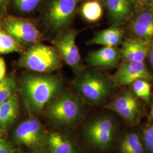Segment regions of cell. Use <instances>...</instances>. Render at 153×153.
Segmentation results:
<instances>
[{"label":"cell","mask_w":153,"mask_h":153,"mask_svg":"<svg viewBox=\"0 0 153 153\" xmlns=\"http://www.w3.org/2000/svg\"><path fill=\"white\" fill-rule=\"evenodd\" d=\"M150 44L134 38L127 39L120 51L121 57L126 61L143 62L149 55Z\"/></svg>","instance_id":"14"},{"label":"cell","mask_w":153,"mask_h":153,"mask_svg":"<svg viewBox=\"0 0 153 153\" xmlns=\"http://www.w3.org/2000/svg\"><path fill=\"white\" fill-rule=\"evenodd\" d=\"M22 51V45L0 26V55Z\"/></svg>","instance_id":"21"},{"label":"cell","mask_w":153,"mask_h":153,"mask_svg":"<svg viewBox=\"0 0 153 153\" xmlns=\"http://www.w3.org/2000/svg\"><path fill=\"white\" fill-rule=\"evenodd\" d=\"M112 78L117 86H127L138 79L152 81L153 76L143 62L125 61L118 68Z\"/></svg>","instance_id":"10"},{"label":"cell","mask_w":153,"mask_h":153,"mask_svg":"<svg viewBox=\"0 0 153 153\" xmlns=\"http://www.w3.org/2000/svg\"><path fill=\"white\" fill-rule=\"evenodd\" d=\"M74 85L82 99L92 105L103 103L117 86L112 77L96 71H83Z\"/></svg>","instance_id":"2"},{"label":"cell","mask_w":153,"mask_h":153,"mask_svg":"<svg viewBox=\"0 0 153 153\" xmlns=\"http://www.w3.org/2000/svg\"><path fill=\"white\" fill-rule=\"evenodd\" d=\"M148 57L149 59V62L152 66L153 67V40L150 44V48H149Z\"/></svg>","instance_id":"30"},{"label":"cell","mask_w":153,"mask_h":153,"mask_svg":"<svg viewBox=\"0 0 153 153\" xmlns=\"http://www.w3.org/2000/svg\"><path fill=\"white\" fill-rule=\"evenodd\" d=\"M76 0H48L43 19L52 32L60 33L69 26L76 13Z\"/></svg>","instance_id":"5"},{"label":"cell","mask_w":153,"mask_h":153,"mask_svg":"<svg viewBox=\"0 0 153 153\" xmlns=\"http://www.w3.org/2000/svg\"><path fill=\"white\" fill-rule=\"evenodd\" d=\"M117 131V124L109 116L97 117L86 126L84 135L88 143L99 150H107L114 141Z\"/></svg>","instance_id":"6"},{"label":"cell","mask_w":153,"mask_h":153,"mask_svg":"<svg viewBox=\"0 0 153 153\" xmlns=\"http://www.w3.org/2000/svg\"><path fill=\"white\" fill-rule=\"evenodd\" d=\"M124 33L119 26H112L97 33L90 43L103 47H116L122 42Z\"/></svg>","instance_id":"16"},{"label":"cell","mask_w":153,"mask_h":153,"mask_svg":"<svg viewBox=\"0 0 153 153\" xmlns=\"http://www.w3.org/2000/svg\"><path fill=\"white\" fill-rule=\"evenodd\" d=\"M11 0H0V13H5Z\"/></svg>","instance_id":"29"},{"label":"cell","mask_w":153,"mask_h":153,"mask_svg":"<svg viewBox=\"0 0 153 153\" xmlns=\"http://www.w3.org/2000/svg\"><path fill=\"white\" fill-rule=\"evenodd\" d=\"M19 66L38 73L49 74L61 67V58L55 47L40 44L33 45L19 60Z\"/></svg>","instance_id":"3"},{"label":"cell","mask_w":153,"mask_h":153,"mask_svg":"<svg viewBox=\"0 0 153 153\" xmlns=\"http://www.w3.org/2000/svg\"><path fill=\"white\" fill-rule=\"evenodd\" d=\"M14 137L19 144L29 148H37L44 140V131L38 120L29 118L16 127Z\"/></svg>","instance_id":"11"},{"label":"cell","mask_w":153,"mask_h":153,"mask_svg":"<svg viewBox=\"0 0 153 153\" xmlns=\"http://www.w3.org/2000/svg\"><path fill=\"white\" fill-rule=\"evenodd\" d=\"M6 66L5 62L3 58L0 57V81L3 79L6 76Z\"/></svg>","instance_id":"28"},{"label":"cell","mask_w":153,"mask_h":153,"mask_svg":"<svg viewBox=\"0 0 153 153\" xmlns=\"http://www.w3.org/2000/svg\"><path fill=\"white\" fill-rule=\"evenodd\" d=\"M16 83L13 77L6 76L0 81V104L16 93Z\"/></svg>","instance_id":"23"},{"label":"cell","mask_w":153,"mask_h":153,"mask_svg":"<svg viewBox=\"0 0 153 153\" xmlns=\"http://www.w3.org/2000/svg\"><path fill=\"white\" fill-rule=\"evenodd\" d=\"M142 142L144 148L150 153H153V123L148 124L143 129Z\"/></svg>","instance_id":"25"},{"label":"cell","mask_w":153,"mask_h":153,"mask_svg":"<svg viewBox=\"0 0 153 153\" xmlns=\"http://www.w3.org/2000/svg\"><path fill=\"white\" fill-rule=\"evenodd\" d=\"M0 26L22 46L33 45L39 43L42 39L38 28L28 19L7 16L1 19Z\"/></svg>","instance_id":"7"},{"label":"cell","mask_w":153,"mask_h":153,"mask_svg":"<svg viewBox=\"0 0 153 153\" xmlns=\"http://www.w3.org/2000/svg\"><path fill=\"white\" fill-rule=\"evenodd\" d=\"M111 110L131 125L139 123L141 117V104L138 98L131 91H126L106 105Z\"/></svg>","instance_id":"8"},{"label":"cell","mask_w":153,"mask_h":153,"mask_svg":"<svg viewBox=\"0 0 153 153\" xmlns=\"http://www.w3.org/2000/svg\"><path fill=\"white\" fill-rule=\"evenodd\" d=\"M104 4L112 26L120 27L131 18L133 6L131 0H105Z\"/></svg>","instance_id":"13"},{"label":"cell","mask_w":153,"mask_h":153,"mask_svg":"<svg viewBox=\"0 0 153 153\" xmlns=\"http://www.w3.org/2000/svg\"><path fill=\"white\" fill-rule=\"evenodd\" d=\"M82 98L69 92L59 93L47 104V115L52 120L62 125H73L82 118Z\"/></svg>","instance_id":"4"},{"label":"cell","mask_w":153,"mask_h":153,"mask_svg":"<svg viewBox=\"0 0 153 153\" xmlns=\"http://www.w3.org/2000/svg\"><path fill=\"white\" fill-rule=\"evenodd\" d=\"M149 6H150V9L153 12V0H149Z\"/></svg>","instance_id":"32"},{"label":"cell","mask_w":153,"mask_h":153,"mask_svg":"<svg viewBox=\"0 0 153 153\" xmlns=\"http://www.w3.org/2000/svg\"><path fill=\"white\" fill-rule=\"evenodd\" d=\"M1 130L0 129V140L1 139Z\"/></svg>","instance_id":"35"},{"label":"cell","mask_w":153,"mask_h":153,"mask_svg":"<svg viewBox=\"0 0 153 153\" xmlns=\"http://www.w3.org/2000/svg\"><path fill=\"white\" fill-rule=\"evenodd\" d=\"M150 117L153 120V103L152 106L151 111H150Z\"/></svg>","instance_id":"33"},{"label":"cell","mask_w":153,"mask_h":153,"mask_svg":"<svg viewBox=\"0 0 153 153\" xmlns=\"http://www.w3.org/2000/svg\"><path fill=\"white\" fill-rule=\"evenodd\" d=\"M132 38L150 43L153 40V12L150 9L140 11L130 23Z\"/></svg>","instance_id":"12"},{"label":"cell","mask_w":153,"mask_h":153,"mask_svg":"<svg viewBox=\"0 0 153 153\" xmlns=\"http://www.w3.org/2000/svg\"><path fill=\"white\" fill-rule=\"evenodd\" d=\"M78 31L75 30L64 31L57 36L53 43L61 58L74 71H79L81 57L76 40Z\"/></svg>","instance_id":"9"},{"label":"cell","mask_w":153,"mask_h":153,"mask_svg":"<svg viewBox=\"0 0 153 153\" xmlns=\"http://www.w3.org/2000/svg\"><path fill=\"white\" fill-rule=\"evenodd\" d=\"M133 6H134L138 10L142 11L147 9L149 6V0H131Z\"/></svg>","instance_id":"26"},{"label":"cell","mask_w":153,"mask_h":153,"mask_svg":"<svg viewBox=\"0 0 153 153\" xmlns=\"http://www.w3.org/2000/svg\"><path fill=\"white\" fill-rule=\"evenodd\" d=\"M98 1L99 2H100L102 4H104L105 2V0H76V2L78 3L79 2H82V1Z\"/></svg>","instance_id":"31"},{"label":"cell","mask_w":153,"mask_h":153,"mask_svg":"<svg viewBox=\"0 0 153 153\" xmlns=\"http://www.w3.org/2000/svg\"><path fill=\"white\" fill-rule=\"evenodd\" d=\"M43 0H13L15 8L22 14H28L35 10Z\"/></svg>","instance_id":"24"},{"label":"cell","mask_w":153,"mask_h":153,"mask_svg":"<svg viewBox=\"0 0 153 153\" xmlns=\"http://www.w3.org/2000/svg\"><path fill=\"white\" fill-rule=\"evenodd\" d=\"M62 81L49 74H28L22 80L21 93L28 106L34 112L44 108L60 92Z\"/></svg>","instance_id":"1"},{"label":"cell","mask_w":153,"mask_h":153,"mask_svg":"<svg viewBox=\"0 0 153 153\" xmlns=\"http://www.w3.org/2000/svg\"><path fill=\"white\" fill-rule=\"evenodd\" d=\"M47 141L50 153H77L74 144L60 133H51Z\"/></svg>","instance_id":"18"},{"label":"cell","mask_w":153,"mask_h":153,"mask_svg":"<svg viewBox=\"0 0 153 153\" xmlns=\"http://www.w3.org/2000/svg\"><path fill=\"white\" fill-rule=\"evenodd\" d=\"M19 114V102L16 93L0 104V126L4 127L10 125Z\"/></svg>","instance_id":"17"},{"label":"cell","mask_w":153,"mask_h":153,"mask_svg":"<svg viewBox=\"0 0 153 153\" xmlns=\"http://www.w3.org/2000/svg\"><path fill=\"white\" fill-rule=\"evenodd\" d=\"M10 153H22L21 152L19 151H18V150H12L11 151V152Z\"/></svg>","instance_id":"34"},{"label":"cell","mask_w":153,"mask_h":153,"mask_svg":"<svg viewBox=\"0 0 153 153\" xmlns=\"http://www.w3.org/2000/svg\"><path fill=\"white\" fill-rule=\"evenodd\" d=\"M120 57V51L116 47H103L100 49L90 52L87 61L93 67L109 68L116 65Z\"/></svg>","instance_id":"15"},{"label":"cell","mask_w":153,"mask_h":153,"mask_svg":"<svg viewBox=\"0 0 153 153\" xmlns=\"http://www.w3.org/2000/svg\"><path fill=\"white\" fill-rule=\"evenodd\" d=\"M12 150L8 142L4 140H0V153H10Z\"/></svg>","instance_id":"27"},{"label":"cell","mask_w":153,"mask_h":153,"mask_svg":"<svg viewBox=\"0 0 153 153\" xmlns=\"http://www.w3.org/2000/svg\"><path fill=\"white\" fill-rule=\"evenodd\" d=\"M120 153H144L142 141L136 133H126L121 138Z\"/></svg>","instance_id":"19"},{"label":"cell","mask_w":153,"mask_h":153,"mask_svg":"<svg viewBox=\"0 0 153 153\" xmlns=\"http://www.w3.org/2000/svg\"><path fill=\"white\" fill-rule=\"evenodd\" d=\"M103 13L102 4L96 1H84L81 7V13L83 19L91 23L99 21L102 17Z\"/></svg>","instance_id":"20"},{"label":"cell","mask_w":153,"mask_h":153,"mask_svg":"<svg viewBox=\"0 0 153 153\" xmlns=\"http://www.w3.org/2000/svg\"><path fill=\"white\" fill-rule=\"evenodd\" d=\"M133 92L138 98L142 99L147 104L151 102V85L145 79H138L131 84Z\"/></svg>","instance_id":"22"}]
</instances>
